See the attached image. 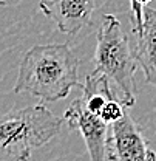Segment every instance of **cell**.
Returning <instances> with one entry per match:
<instances>
[{"instance_id": "6da1fadb", "label": "cell", "mask_w": 156, "mask_h": 161, "mask_svg": "<svg viewBox=\"0 0 156 161\" xmlns=\"http://www.w3.org/2000/svg\"><path fill=\"white\" fill-rule=\"evenodd\" d=\"M78 70L79 59L70 45H34L22 58L14 92L43 101L63 99L73 87H80Z\"/></svg>"}, {"instance_id": "7a4b0ae2", "label": "cell", "mask_w": 156, "mask_h": 161, "mask_svg": "<svg viewBox=\"0 0 156 161\" xmlns=\"http://www.w3.org/2000/svg\"><path fill=\"white\" fill-rule=\"evenodd\" d=\"M62 129V118L37 104L16 108L0 119V150L3 158L30 161L34 149L45 146Z\"/></svg>"}, {"instance_id": "3957f363", "label": "cell", "mask_w": 156, "mask_h": 161, "mask_svg": "<svg viewBox=\"0 0 156 161\" xmlns=\"http://www.w3.org/2000/svg\"><path fill=\"white\" fill-rule=\"evenodd\" d=\"M137 62L135 51L130 48L128 37L113 14H105L98 31V45L94 54V71L105 75L122 92L125 107H133L135 98V71Z\"/></svg>"}, {"instance_id": "277c9868", "label": "cell", "mask_w": 156, "mask_h": 161, "mask_svg": "<svg viewBox=\"0 0 156 161\" xmlns=\"http://www.w3.org/2000/svg\"><path fill=\"white\" fill-rule=\"evenodd\" d=\"M63 119L70 130H78L85 141L91 161H107V149L110 140V124L100 116L91 113L82 96L74 99L65 110Z\"/></svg>"}, {"instance_id": "5b68a950", "label": "cell", "mask_w": 156, "mask_h": 161, "mask_svg": "<svg viewBox=\"0 0 156 161\" xmlns=\"http://www.w3.org/2000/svg\"><path fill=\"white\" fill-rule=\"evenodd\" d=\"M108 161H156V153L142 135L141 127L125 112L124 118L111 125L107 149Z\"/></svg>"}, {"instance_id": "8992f818", "label": "cell", "mask_w": 156, "mask_h": 161, "mask_svg": "<svg viewBox=\"0 0 156 161\" xmlns=\"http://www.w3.org/2000/svg\"><path fill=\"white\" fill-rule=\"evenodd\" d=\"M98 0H40V11L56 22L57 28L68 36H76L93 20Z\"/></svg>"}, {"instance_id": "52a82bcc", "label": "cell", "mask_w": 156, "mask_h": 161, "mask_svg": "<svg viewBox=\"0 0 156 161\" xmlns=\"http://www.w3.org/2000/svg\"><path fill=\"white\" fill-rule=\"evenodd\" d=\"M135 58L145 80L156 87V8H144V31L137 37Z\"/></svg>"}]
</instances>
